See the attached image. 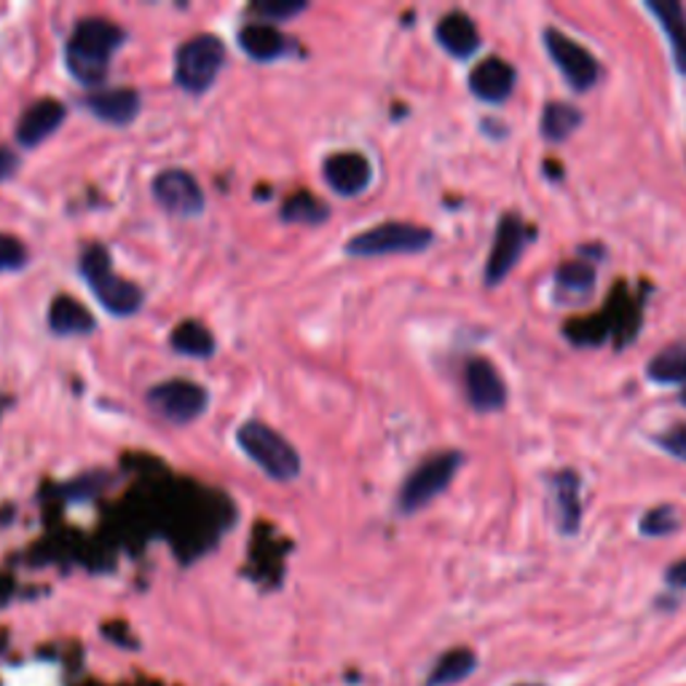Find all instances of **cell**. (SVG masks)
Segmentation results:
<instances>
[{
  "label": "cell",
  "mask_w": 686,
  "mask_h": 686,
  "mask_svg": "<svg viewBox=\"0 0 686 686\" xmlns=\"http://www.w3.org/2000/svg\"><path fill=\"white\" fill-rule=\"evenodd\" d=\"M124 30L113 22L86 16L70 33L65 46L68 70L86 86H100L108 75L110 57L121 49Z\"/></svg>",
  "instance_id": "6da1fadb"
},
{
  "label": "cell",
  "mask_w": 686,
  "mask_h": 686,
  "mask_svg": "<svg viewBox=\"0 0 686 686\" xmlns=\"http://www.w3.org/2000/svg\"><path fill=\"white\" fill-rule=\"evenodd\" d=\"M81 274L97 301L115 317H132L143 306V290L132 284L130 279L115 277L110 269V255L102 244H91L81 255Z\"/></svg>",
  "instance_id": "7a4b0ae2"
},
{
  "label": "cell",
  "mask_w": 686,
  "mask_h": 686,
  "mask_svg": "<svg viewBox=\"0 0 686 686\" xmlns=\"http://www.w3.org/2000/svg\"><path fill=\"white\" fill-rule=\"evenodd\" d=\"M236 443L269 478L295 480L301 473L298 451L269 424L247 421L236 429Z\"/></svg>",
  "instance_id": "3957f363"
},
{
  "label": "cell",
  "mask_w": 686,
  "mask_h": 686,
  "mask_svg": "<svg viewBox=\"0 0 686 686\" xmlns=\"http://www.w3.org/2000/svg\"><path fill=\"white\" fill-rule=\"evenodd\" d=\"M225 65V46L218 35H196L180 46L174 60V84L191 95H201Z\"/></svg>",
  "instance_id": "277c9868"
},
{
  "label": "cell",
  "mask_w": 686,
  "mask_h": 686,
  "mask_svg": "<svg viewBox=\"0 0 686 686\" xmlns=\"http://www.w3.org/2000/svg\"><path fill=\"white\" fill-rule=\"evenodd\" d=\"M434 234L424 225L413 223H383L363 231L346 242L348 258H381V255H413L427 249Z\"/></svg>",
  "instance_id": "5b68a950"
},
{
  "label": "cell",
  "mask_w": 686,
  "mask_h": 686,
  "mask_svg": "<svg viewBox=\"0 0 686 686\" xmlns=\"http://www.w3.org/2000/svg\"><path fill=\"white\" fill-rule=\"evenodd\" d=\"M464 456L458 451H443L438 456L427 458L424 464H418L411 473V478L403 482V491H400V513L413 515L421 507H427L429 502L440 497L451 480L456 478L458 467H462Z\"/></svg>",
  "instance_id": "8992f818"
},
{
  "label": "cell",
  "mask_w": 686,
  "mask_h": 686,
  "mask_svg": "<svg viewBox=\"0 0 686 686\" xmlns=\"http://www.w3.org/2000/svg\"><path fill=\"white\" fill-rule=\"evenodd\" d=\"M209 394L194 381H164L148 392L150 411L172 424H188L207 411Z\"/></svg>",
  "instance_id": "52a82bcc"
},
{
  "label": "cell",
  "mask_w": 686,
  "mask_h": 686,
  "mask_svg": "<svg viewBox=\"0 0 686 686\" xmlns=\"http://www.w3.org/2000/svg\"><path fill=\"white\" fill-rule=\"evenodd\" d=\"M544 46H548L555 68L561 70L563 78H566L574 89L587 91L596 86L598 75H601V68H598L596 57H592L585 46H579L577 40H572L561 30L544 33Z\"/></svg>",
  "instance_id": "ba28073f"
},
{
  "label": "cell",
  "mask_w": 686,
  "mask_h": 686,
  "mask_svg": "<svg viewBox=\"0 0 686 686\" xmlns=\"http://www.w3.org/2000/svg\"><path fill=\"white\" fill-rule=\"evenodd\" d=\"M154 196L167 212L177 215V218H194L207 205L196 177L185 170H167L156 174Z\"/></svg>",
  "instance_id": "9c48e42d"
},
{
  "label": "cell",
  "mask_w": 686,
  "mask_h": 686,
  "mask_svg": "<svg viewBox=\"0 0 686 686\" xmlns=\"http://www.w3.org/2000/svg\"><path fill=\"white\" fill-rule=\"evenodd\" d=\"M528 234H531V231H528L526 223H523V220L513 212L504 215V218L499 220L497 242H493L491 258H488V266H486L488 287H497V284H502L504 277L513 271L517 258H520L523 247H526Z\"/></svg>",
  "instance_id": "30bf717a"
},
{
  "label": "cell",
  "mask_w": 686,
  "mask_h": 686,
  "mask_svg": "<svg viewBox=\"0 0 686 686\" xmlns=\"http://www.w3.org/2000/svg\"><path fill=\"white\" fill-rule=\"evenodd\" d=\"M464 383H467V397L475 411H502L504 403H507V387H504L502 376L488 359H469L467 368H464Z\"/></svg>",
  "instance_id": "8fae6325"
},
{
  "label": "cell",
  "mask_w": 686,
  "mask_h": 686,
  "mask_svg": "<svg viewBox=\"0 0 686 686\" xmlns=\"http://www.w3.org/2000/svg\"><path fill=\"white\" fill-rule=\"evenodd\" d=\"M324 180L341 196H359L373 180V167L357 150H341L324 161Z\"/></svg>",
  "instance_id": "7c38bea8"
},
{
  "label": "cell",
  "mask_w": 686,
  "mask_h": 686,
  "mask_svg": "<svg viewBox=\"0 0 686 686\" xmlns=\"http://www.w3.org/2000/svg\"><path fill=\"white\" fill-rule=\"evenodd\" d=\"M65 115L68 108L60 100L33 102L30 108L22 113L20 124H16V139H20V145H25V148H35V145H40L44 139H49L57 130H60Z\"/></svg>",
  "instance_id": "4fadbf2b"
},
{
  "label": "cell",
  "mask_w": 686,
  "mask_h": 686,
  "mask_svg": "<svg viewBox=\"0 0 686 686\" xmlns=\"http://www.w3.org/2000/svg\"><path fill=\"white\" fill-rule=\"evenodd\" d=\"M86 108L97 119H102L105 124L126 126L137 119L139 95L135 89H126V86H119V89H97L86 97Z\"/></svg>",
  "instance_id": "5bb4252c"
},
{
  "label": "cell",
  "mask_w": 686,
  "mask_h": 686,
  "mask_svg": "<svg viewBox=\"0 0 686 686\" xmlns=\"http://www.w3.org/2000/svg\"><path fill=\"white\" fill-rule=\"evenodd\" d=\"M515 70L499 57H488L469 75V89L486 102H502L513 95Z\"/></svg>",
  "instance_id": "9a60e30c"
},
{
  "label": "cell",
  "mask_w": 686,
  "mask_h": 686,
  "mask_svg": "<svg viewBox=\"0 0 686 686\" xmlns=\"http://www.w3.org/2000/svg\"><path fill=\"white\" fill-rule=\"evenodd\" d=\"M583 480L577 478V473L572 469H561V473L552 478V497H555L558 507V528H561L566 537L579 531L583 526Z\"/></svg>",
  "instance_id": "2e32d148"
},
{
  "label": "cell",
  "mask_w": 686,
  "mask_h": 686,
  "mask_svg": "<svg viewBox=\"0 0 686 686\" xmlns=\"http://www.w3.org/2000/svg\"><path fill=\"white\" fill-rule=\"evenodd\" d=\"M603 314H607L609 324H612V339L617 341V346H627V343L636 339L638 330H641V304L633 298L627 284L620 282L612 290Z\"/></svg>",
  "instance_id": "e0dca14e"
},
{
  "label": "cell",
  "mask_w": 686,
  "mask_h": 686,
  "mask_svg": "<svg viewBox=\"0 0 686 686\" xmlns=\"http://www.w3.org/2000/svg\"><path fill=\"white\" fill-rule=\"evenodd\" d=\"M438 40L448 54L458 57V60H467V57H473L475 51H478L480 33L467 14L451 11V14H445L443 20L438 22Z\"/></svg>",
  "instance_id": "ac0fdd59"
},
{
  "label": "cell",
  "mask_w": 686,
  "mask_h": 686,
  "mask_svg": "<svg viewBox=\"0 0 686 686\" xmlns=\"http://www.w3.org/2000/svg\"><path fill=\"white\" fill-rule=\"evenodd\" d=\"M240 46L253 60L271 62L287 51V38L269 22H249L240 30Z\"/></svg>",
  "instance_id": "d6986e66"
},
{
  "label": "cell",
  "mask_w": 686,
  "mask_h": 686,
  "mask_svg": "<svg viewBox=\"0 0 686 686\" xmlns=\"http://www.w3.org/2000/svg\"><path fill=\"white\" fill-rule=\"evenodd\" d=\"M647 9L660 20L673 46V60L682 73H686V11L676 0H649Z\"/></svg>",
  "instance_id": "ffe728a7"
},
{
  "label": "cell",
  "mask_w": 686,
  "mask_h": 686,
  "mask_svg": "<svg viewBox=\"0 0 686 686\" xmlns=\"http://www.w3.org/2000/svg\"><path fill=\"white\" fill-rule=\"evenodd\" d=\"M49 328L57 335H86L95 330V317L84 304L60 295L49 309Z\"/></svg>",
  "instance_id": "44dd1931"
},
{
  "label": "cell",
  "mask_w": 686,
  "mask_h": 686,
  "mask_svg": "<svg viewBox=\"0 0 686 686\" xmlns=\"http://www.w3.org/2000/svg\"><path fill=\"white\" fill-rule=\"evenodd\" d=\"M170 343H172L174 352L185 354V357L205 359V357H212L215 354L212 333H209L205 324L196 322V319H185V322H180L177 328L172 330Z\"/></svg>",
  "instance_id": "7402d4cb"
},
{
  "label": "cell",
  "mask_w": 686,
  "mask_h": 686,
  "mask_svg": "<svg viewBox=\"0 0 686 686\" xmlns=\"http://www.w3.org/2000/svg\"><path fill=\"white\" fill-rule=\"evenodd\" d=\"M478 667V657L469 649H451L438 660V665L429 673L427 686H451L464 682L469 673Z\"/></svg>",
  "instance_id": "603a6c76"
},
{
  "label": "cell",
  "mask_w": 686,
  "mask_h": 686,
  "mask_svg": "<svg viewBox=\"0 0 686 686\" xmlns=\"http://www.w3.org/2000/svg\"><path fill=\"white\" fill-rule=\"evenodd\" d=\"M566 339L577 346H601L603 341L612 339V324H609L607 314H587V317L568 319L563 328Z\"/></svg>",
  "instance_id": "cb8c5ba5"
},
{
  "label": "cell",
  "mask_w": 686,
  "mask_h": 686,
  "mask_svg": "<svg viewBox=\"0 0 686 686\" xmlns=\"http://www.w3.org/2000/svg\"><path fill=\"white\" fill-rule=\"evenodd\" d=\"M583 124V113L574 105L550 102L542 113V135L548 139H566Z\"/></svg>",
  "instance_id": "d4e9b609"
},
{
  "label": "cell",
  "mask_w": 686,
  "mask_h": 686,
  "mask_svg": "<svg viewBox=\"0 0 686 686\" xmlns=\"http://www.w3.org/2000/svg\"><path fill=\"white\" fill-rule=\"evenodd\" d=\"M649 376L660 383H686V343L657 354L649 363Z\"/></svg>",
  "instance_id": "484cf974"
},
{
  "label": "cell",
  "mask_w": 686,
  "mask_h": 686,
  "mask_svg": "<svg viewBox=\"0 0 686 686\" xmlns=\"http://www.w3.org/2000/svg\"><path fill=\"white\" fill-rule=\"evenodd\" d=\"M282 218L290 223H322L328 218V207L311 194H298L287 201L282 209Z\"/></svg>",
  "instance_id": "4316f807"
},
{
  "label": "cell",
  "mask_w": 686,
  "mask_h": 686,
  "mask_svg": "<svg viewBox=\"0 0 686 686\" xmlns=\"http://www.w3.org/2000/svg\"><path fill=\"white\" fill-rule=\"evenodd\" d=\"M558 284L568 293H590L596 284V269L585 260H568L558 269Z\"/></svg>",
  "instance_id": "83f0119b"
},
{
  "label": "cell",
  "mask_w": 686,
  "mask_h": 686,
  "mask_svg": "<svg viewBox=\"0 0 686 686\" xmlns=\"http://www.w3.org/2000/svg\"><path fill=\"white\" fill-rule=\"evenodd\" d=\"M309 9L306 3L301 0H260V3L253 5L255 14L264 16V22H284V20H293V16L304 14Z\"/></svg>",
  "instance_id": "f1b7e54d"
},
{
  "label": "cell",
  "mask_w": 686,
  "mask_h": 686,
  "mask_svg": "<svg viewBox=\"0 0 686 686\" xmlns=\"http://www.w3.org/2000/svg\"><path fill=\"white\" fill-rule=\"evenodd\" d=\"M678 526H682V520H678V513L673 507H657L652 513L644 515L641 520V531L647 534V537H667V534L676 531Z\"/></svg>",
  "instance_id": "f546056e"
},
{
  "label": "cell",
  "mask_w": 686,
  "mask_h": 686,
  "mask_svg": "<svg viewBox=\"0 0 686 686\" xmlns=\"http://www.w3.org/2000/svg\"><path fill=\"white\" fill-rule=\"evenodd\" d=\"M22 266H27L25 244L14 236L0 234V271H16Z\"/></svg>",
  "instance_id": "4dcf8cb0"
},
{
  "label": "cell",
  "mask_w": 686,
  "mask_h": 686,
  "mask_svg": "<svg viewBox=\"0 0 686 686\" xmlns=\"http://www.w3.org/2000/svg\"><path fill=\"white\" fill-rule=\"evenodd\" d=\"M657 443L665 448V451L671 453V456H676V458H682V462H686V424H682V427H676V429H671V432H667V434H662V438L657 440Z\"/></svg>",
  "instance_id": "1f68e13d"
},
{
  "label": "cell",
  "mask_w": 686,
  "mask_h": 686,
  "mask_svg": "<svg viewBox=\"0 0 686 686\" xmlns=\"http://www.w3.org/2000/svg\"><path fill=\"white\" fill-rule=\"evenodd\" d=\"M16 170H20V159H16V154H11L9 148H0V183L9 180Z\"/></svg>",
  "instance_id": "d6a6232c"
},
{
  "label": "cell",
  "mask_w": 686,
  "mask_h": 686,
  "mask_svg": "<svg viewBox=\"0 0 686 686\" xmlns=\"http://www.w3.org/2000/svg\"><path fill=\"white\" fill-rule=\"evenodd\" d=\"M665 579H667V585H673V587H682V590H686V558H684V561L673 563V566H671V568H667Z\"/></svg>",
  "instance_id": "836d02e7"
},
{
  "label": "cell",
  "mask_w": 686,
  "mask_h": 686,
  "mask_svg": "<svg viewBox=\"0 0 686 686\" xmlns=\"http://www.w3.org/2000/svg\"><path fill=\"white\" fill-rule=\"evenodd\" d=\"M682 403H684V405H686V392H684V394H682Z\"/></svg>",
  "instance_id": "e575fe53"
},
{
  "label": "cell",
  "mask_w": 686,
  "mask_h": 686,
  "mask_svg": "<svg viewBox=\"0 0 686 686\" xmlns=\"http://www.w3.org/2000/svg\"><path fill=\"white\" fill-rule=\"evenodd\" d=\"M517 686H537V684H517Z\"/></svg>",
  "instance_id": "d590c367"
}]
</instances>
